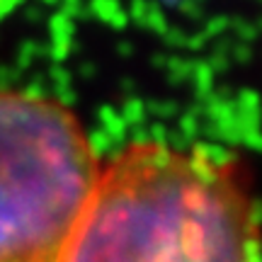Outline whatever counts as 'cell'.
Returning <instances> with one entry per match:
<instances>
[{"mask_svg": "<svg viewBox=\"0 0 262 262\" xmlns=\"http://www.w3.org/2000/svg\"><path fill=\"white\" fill-rule=\"evenodd\" d=\"M100 180L68 107L0 93V262H68Z\"/></svg>", "mask_w": 262, "mask_h": 262, "instance_id": "obj_2", "label": "cell"}, {"mask_svg": "<svg viewBox=\"0 0 262 262\" xmlns=\"http://www.w3.org/2000/svg\"><path fill=\"white\" fill-rule=\"evenodd\" d=\"M68 262H262V226L233 160L131 143L100 170Z\"/></svg>", "mask_w": 262, "mask_h": 262, "instance_id": "obj_1", "label": "cell"}]
</instances>
